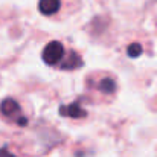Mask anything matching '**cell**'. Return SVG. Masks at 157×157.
<instances>
[{
    "mask_svg": "<svg viewBox=\"0 0 157 157\" xmlns=\"http://www.w3.org/2000/svg\"><path fill=\"white\" fill-rule=\"evenodd\" d=\"M41 58L48 66L59 70H76L84 66V59L79 52L66 48V44L59 40L49 41L41 52Z\"/></svg>",
    "mask_w": 157,
    "mask_h": 157,
    "instance_id": "obj_1",
    "label": "cell"
},
{
    "mask_svg": "<svg viewBox=\"0 0 157 157\" xmlns=\"http://www.w3.org/2000/svg\"><path fill=\"white\" fill-rule=\"evenodd\" d=\"M117 92L116 76L110 72H92L86 78V93L93 102H110Z\"/></svg>",
    "mask_w": 157,
    "mask_h": 157,
    "instance_id": "obj_2",
    "label": "cell"
},
{
    "mask_svg": "<svg viewBox=\"0 0 157 157\" xmlns=\"http://www.w3.org/2000/svg\"><path fill=\"white\" fill-rule=\"evenodd\" d=\"M0 119L8 125L25 128L29 125L31 110H26L25 101L14 96H8L0 102Z\"/></svg>",
    "mask_w": 157,
    "mask_h": 157,
    "instance_id": "obj_3",
    "label": "cell"
},
{
    "mask_svg": "<svg viewBox=\"0 0 157 157\" xmlns=\"http://www.w3.org/2000/svg\"><path fill=\"white\" fill-rule=\"evenodd\" d=\"M75 0H38V11L44 17L56 18V17H67L66 14L72 12L70 8H67L66 3L75 5ZM78 2V0H76Z\"/></svg>",
    "mask_w": 157,
    "mask_h": 157,
    "instance_id": "obj_4",
    "label": "cell"
},
{
    "mask_svg": "<svg viewBox=\"0 0 157 157\" xmlns=\"http://www.w3.org/2000/svg\"><path fill=\"white\" fill-rule=\"evenodd\" d=\"M59 114L64 116V117H70V119H84L87 117L89 111L82 107V104L79 101H75V102H70V104H66V105H61L59 107Z\"/></svg>",
    "mask_w": 157,
    "mask_h": 157,
    "instance_id": "obj_5",
    "label": "cell"
},
{
    "mask_svg": "<svg viewBox=\"0 0 157 157\" xmlns=\"http://www.w3.org/2000/svg\"><path fill=\"white\" fill-rule=\"evenodd\" d=\"M125 51H127V55H128L130 58H137V56H140V55L144 53V48H142L140 43L133 41V43H130V44L127 46Z\"/></svg>",
    "mask_w": 157,
    "mask_h": 157,
    "instance_id": "obj_6",
    "label": "cell"
},
{
    "mask_svg": "<svg viewBox=\"0 0 157 157\" xmlns=\"http://www.w3.org/2000/svg\"><path fill=\"white\" fill-rule=\"evenodd\" d=\"M0 157H21V156H20V151L15 147L3 145V147H0Z\"/></svg>",
    "mask_w": 157,
    "mask_h": 157,
    "instance_id": "obj_7",
    "label": "cell"
}]
</instances>
